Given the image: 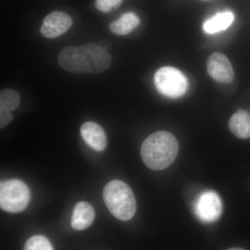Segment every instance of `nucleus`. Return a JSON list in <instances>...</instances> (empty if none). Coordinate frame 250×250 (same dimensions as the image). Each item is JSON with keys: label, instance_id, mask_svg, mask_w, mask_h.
I'll return each instance as SVG.
<instances>
[{"label": "nucleus", "instance_id": "obj_7", "mask_svg": "<svg viewBox=\"0 0 250 250\" xmlns=\"http://www.w3.org/2000/svg\"><path fill=\"white\" fill-rule=\"evenodd\" d=\"M72 25V19L68 14L62 11H53L44 18L41 33L47 39H55L65 34Z\"/></svg>", "mask_w": 250, "mask_h": 250}, {"label": "nucleus", "instance_id": "obj_11", "mask_svg": "<svg viewBox=\"0 0 250 250\" xmlns=\"http://www.w3.org/2000/svg\"><path fill=\"white\" fill-rule=\"evenodd\" d=\"M230 131L241 139L250 138V113L245 110L235 113L229 122Z\"/></svg>", "mask_w": 250, "mask_h": 250}, {"label": "nucleus", "instance_id": "obj_15", "mask_svg": "<svg viewBox=\"0 0 250 250\" xmlns=\"http://www.w3.org/2000/svg\"><path fill=\"white\" fill-rule=\"evenodd\" d=\"M24 250H54L53 247L46 237L36 235L26 242Z\"/></svg>", "mask_w": 250, "mask_h": 250}, {"label": "nucleus", "instance_id": "obj_4", "mask_svg": "<svg viewBox=\"0 0 250 250\" xmlns=\"http://www.w3.org/2000/svg\"><path fill=\"white\" fill-rule=\"evenodd\" d=\"M30 197L29 188L22 181L9 179L0 184V206L5 211L22 212L29 205Z\"/></svg>", "mask_w": 250, "mask_h": 250}, {"label": "nucleus", "instance_id": "obj_6", "mask_svg": "<svg viewBox=\"0 0 250 250\" xmlns=\"http://www.w3.org/2000/svg\"><path fill=\"white\" fill-rule=\"evenodd\" d=\"M195 213L202 221L213 223L216 221L222 212L220 197L213 190L202 192L197 198L195 206Z\"/></svg>", "mask_w": 250, "mask_h": 250}, {"label": "nucleus", "instance_id": "obj_17", "mask_svg": "<svg viewBox=\"0 0 250 250\" xmlns=\"http://www.w3.org/2000/svg\"><path fill=\"white\" fill-rule=\"evenodd\" d=\"M12 120L13 116L11 112L0 108V127L4 128Z\"/></svg>", "mask_w": 250, "mask_h": 250}, {"label": "nucleus", "instance_id": "obj_1", "mask_svg": "<svg viewBox=\"0 0 250 250\" xmlns=\"http://www.w3.org/2000/svg\"><path fill=\"white\" fill-rule=\"evenodd\" d=\"M58 62L63 70L72 73L99 74L109 68L112 58L100 45L89 43L64 47L59 52Z\"/></svg>", "mask_w": 250, "mask_h": 250}, {"label": "nucleus", "instance_id": "obj_10", "mask_svg": "<svg viewBox=\"0 0 250 250\" xmlns=\"http://www.w3.org/2000/svg\"><path fill=\"white\" fill-rule=\"evenodd\" d=\"M95 213L93 207L86 202H80L75 205L71 219V226L77 231L86 229L93 223Z\"/></svg>", "mask_w": 250, "mask_h": 250}, {"label": "nucleus", "instance_id": "obj_8", "mask_svg": "<svg viewBox=\"0 0 250 250\" xmlns=\"http://www.w3.org/2000/svg\"><path fill=\"white\" fill-rule=\"evenodd\" d=\"M207 70L213 80L220 83H228L234 78L231 62L226 56L220 52H214L207 61Z\"/></svg>", "mask_w": 250, "mask_h": 250}, {"label": "nucleus", "instance_id": "obj_3", "mask_svg": "<svg viewBox=\"0 0 250 250\" xmlns=\"http://www.w3.org/2000/svg\"><path fill=\"white\" fill-rule=\"evenodd\" d=\"M104 201L112 215L121 221H128L134 216L136 201L131 188L121 180L108 182L103 191Z\"/></svg>", "mask_w": 250, "mask_h": 250}, {"label": "nucleus", "instance_id": "obj_12", "mask_svg": "<svg viewBox=\"0 0 250 250\" xmlns=\"http://www.w3.org/2000/svg\"><path fill=\"white\" fill-rule=\"evenodd\" d=\"M140 18L134 13H126L109 24L110 31L118 36H125L139 27Z\"/></svg>", "mask_w": 250, "mask_h": 250}, {"label": "nucleus", "instance_id": "obj_5", "mask_svg": "<svg viewBox=\"0 0 250 250\" xmlns=\"http://www.w3.org/2000/svg\"><path fill=\"white\" fill-rule=\"evenodd\" d=\"M154 81L158 91L167 98H180L188 88L187 77L173 67H161L154 75Z\"/></svg>", "mask_w": 250, "mask_h": 250}, {"label": "nucleus", "instance_id": "obj_18", "mask_svg": "<svg viewBox=\"0 0 250 250\" xmlns=\"http://www.w3.org/2000/svg\"><path fill=\"white\" fill-rule=\"evenodd\" d=\"M228 250H246L242 249V248H231V249H229Z\"/></svg>", "mask_w": 250, "mask_h": 250}, {"label": "nucleus", "instance_id": "obj_13", "mask_svg": "<svg viewBox=\"0 0 250 250\" xmlns=\"http://www.w3.org/2000/svg\"><path fill=\"white\" fill-rule=\"evenodd\" d=\"M234 16L231 11L218 13L214 17L206 21L203 29L207 34H215L228 29L232 24Z\"/></svg>", "mask_w": 250, "mask_h": 250}, {"label": "nucleus", "instance_id": "obj_2", "mask_svg": "<svg viewBox=\"0 0 250 250\" xmlns=\"http://www.w3.org/2000/svg\"><path fill=\"white\" fill-rule=\"evenodd\" d=\"M179 143L168 131L154 133L145 140L141 146L143 162L152 170H162L174 162L179 152Z\"/></svg>", "mask_w": 250, "mask_h": 250}, {"label": "nucleus", "instance_id": "obj_9", "mask_svg": "<svg viewBox=\"0 0 250 250\" xmlns=\"http://www.w3.org/2000/svg\"><path fill=\"white\" fill-rule=\"evenodd\" d=\"M81 135L85 142L94 150L102 152L107 145L104 130L94 122H86L80 129Z\"/></svg>", "mask_w": 250, "mask_h": 250}, {"label": "nucleus", "instance_id": "obj_16", "mask_svg": "<svg viewBox=\"0 0 250 250\" xmlns=\"http://www.w3.org/2000/svg\"><path fill=\"white\" fill-rule=\"evenodd\" d=\"M123 0H96L95 7L100 11L109 13L120 7Z\"/></svg>", "mask_w": 250, "mask_h": 250}, {"label": "nucleus", "instance_id": "obj_14", "mask_svg": "<svg viewBox=\"0 0 250 250\" xmlns=\"http://www.w3.org/2000/svg\"><path fill=\"white\" fill-rule=\"evenodd\" d=\"M21 104L20 94L13 89H4L0 92V108L12 111L18 108Z\"/></svg>", "mask_w": 250, "mask_h": 250}]
</instances>
